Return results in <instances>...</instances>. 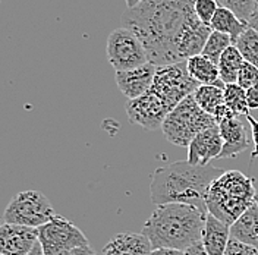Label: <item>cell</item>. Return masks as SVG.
<instances>
[{
  "instance_id": "3957f363",
  "label": "cell",
  "mask_w": 258,
  "mask_h": 255,
  "mask_svg": "<svg viewBox=\"0 0 258 255\" xmlns=\"http://www.w3.org/2000/svg\"><path fill=\"white\" fill-rule=\"evenodd\" d=\"M206 211L188 204H163L153 210L143 233L153 249L170 248L186 251L201 242L207 219Z\"/></svg>"
},
{
  "instance_id": "7402d4cb",
  "label": "cell",
  "mask_w": 258,
  "mask_h": 255,
  "mask_svg": "<svg viewBox=\"0 0 258 255\" xmlns=\"http://www.w3.org/2000/svg\"><path fill=\"white\" fill-rule=\"evenodd\" d=\"M197 104L211 116L225 104V87L219 85H200L192 94Z\"/></svg>"
},
{
  "instance_id": "ba28073f",
  "label": "cell",
  "mask_w": 258,
  "mask_h": 255,
  "mask_svg": "<svg viewBox=\"0 0 258 255\" xmlns=\"http://www.w3.org/2000/svg\"><path fill=\"white\" fill-rule=\"evenodd\" d=\"M107 57L116 72L132 71L150 62L141 40L125 27L116 28L109 35Z\"/></svg>"
},
{
  "instance_id": "5bb4252c",
  "label": "cell",
  "mask_w": 258,
  "mask_h": 255,
  "mask_svg": "<svg viewBox=\"0 0 258 255\" xmlns=\"http://www.w3.org/2000/svg\"><path fill=\"white\" fill-rule=\"evenodd\" d=\"M219 128H220L222 138H223V150L219 159L236 157L249 147V138L239 116L220 122Z\"/></svg>"
},
{
  "instance_id": "44dd1931",
  "label": "cell",
  "mask_w": 258,
  "mask_h": 255,
  "mask_svg": "<svg viewBox=\"0 0 258 255\" xmlns=\"http://www.w3.org/2000/svg\"><path fill=\"white\" fill-rule=\"evenodd\" d=\"M245 63V59L242 57L241 51L236 46H230L222 54L219 60V72H220V81L223 84H238L239 71Z\"/></svg>"
},
{
  "instance_id": "4fadbf2b",
  "label": "cell",
  "mask_w": 258,
  "mask_h": 255,
  "mask_svg": "<svg viewBox=\"0 0 258 255\" xmlns=\"http://www.w3.org/2000/svg\"><path fill=\"white\" fill-rule=\"evenodd\" d=\"M156 72H157V66L148 62L144 66L132 71L116 72L114 81L123 96L128 100H135L144 96L151 88L156 78Z\"/></svg>"
},
{
  "instance_id": "7c38bea8",
  "label": "cell",
  "mask_w": 258,
  "mask_h": 255,
  "mask_svg": "<svg viewBox=\"0 0 258 255\" xmlns=\"http://www.w3.org/2000/svg\"><path fill=\"white\" fill-rule=\"evenodd\" d=\"M223 150V138L219 125L198 134L188 147V163L194 166H209L213 159H219Z\"/></svg>"
},
{
  "instance_id": "d6a6232c",
  "label": "cell",
  "mask_w": 258,
  "mask_h": 255,
  "mask_svg": "<svg viewBox=\"0 0 258 255\" xmlns=\"http://www.w3.org/2000/svg\"><path fill=\"white\" fill-rule=\"evenodd\" d=\"M151 255H186V252L179 249H170V248H159V249H153Z\"/></svg>"
},
{
  "instance_id": "8992f818",
  "label": "cell",
  "mask_w": 258,
  "mask_h": 255,
  "mask_svg": "<svg viewBox=\"0 0 258 255\" xmlns=\"http://www.w3.org/2000/svg\"><path fill=\"white\" fill-rule=\"evenodd\" d=\"M200 84L186 69V62H179L157 66L156 78L150 90L164 103L167 110L172 112L183 98L192 96Z\"/></svg>"
},
{
  "instance_id": "ac0fdd59",
  "label": "cell",
  "mask_w": 258,
  "mask_h": 255,
  "mask_svg": "<svg viewBox=\"0 0 258 255\" xmlns=\"http://www.w3.org/2000/svg\"><path fill=\"white\" fill-rule=\"evenodd\" d=\"M230 238L258 249V206L254 203L230 226Z\"/></svg>"
},
{
  "instance_id": "2e32d148",
  "label": "cell",
  "mask_w": 258,
  "mask_h": 255,
  "mask_svg": "<svg viewBox=\"0 0 258 255\" xmlns=\"http://www.w3.org/2000/svg\"><path fill=\"white\" fill-rule=\"evenodd\" d=\"M153 246L144 233H119L103 248V255H151Z\"/></svg>"
},
{
  "instance_id": "9c48e42d",
  "label": "cell",
  "mask_w": 258,
  "mask_h": 255,
  "mask_svg": "<svg viewBox=\"0 0 258 255\" xmlns=\"http://www.w3.org/2000/svg\"><path fill=\"white\" fill-rule=\"evenodd\" d=\"M38 242L44 255H60L64 251L88 245V239L80 227L59 214L38 227Z\"/></svg>"
},
{
  "instance_id": "e0dca14e",
  "label": "cell",
  "mask_w": 258,
  "mask_h": 255,
  "mask_svg": "<svg viewBox=\"0 0 258 255\" xmlns=\"http://www.w3.org/2000/svg\"><path fill=\"white\" fill-rule=\"evenodd\" d=\"M230 240V226L223 223L213 214H207L206 226L203 230L201 243L207 255H225Z\"/></svg>"
},
{
  "instance_id": "484cf974",
  "label": "cell",
  "mask_w": 258,
  "mask_h": 255,
  "mask_svg": "<svg viewBox=\"0 0 258 255\" xmlns=\"http://www.w3.org/2000/svg\"><path fill=\"white\" fill-rule=\"evenodd\" d=\"M220 8L232 11L245 24H248L249 18L254 12L257 0H216Z\"/></svg>"
},
{
  "instance_id": "cb8c5ba5",
  "label": "cell",
  "mask_w": 258,
  "mask_h": 255,
  "mask_svg": "<svg viewBox=\"0 0 258 255\" xmlns=\"http://www.w3.org/2000/svg\"><path fill=\"white\" fill-rule=\"evenodd\" d=\"M233 46V41H232V37L223 34V32L213 31L210 34L209 40H207V44L203 50V56H206L207 59H210L211 62H214L216 65H219V60L222 57V54L225 53L227 48Z\"/></svg>"
},
{
  "instance_id": "d4e9b609",
  "label": "cell",
  "mask_w": 258,
  "mask_h": 255,
  "mask_svg": "<svg viewBox=\"0 0 258 255\" xmlns=\"http://www.w3.org/2000/svg\"><path fill=\"white\" fill-rule=\"evenodd\" d=\"M225 104L238 116L249 114V107L246 103V91L238 84H226L225 85Z\"/></svg>"
},
{
  "instance_id": "603a6c76",
  "label": "cell",
  "mask_w": 258,
  "mask_h": 255,
  "mask_svg": "<svg viewBox=\"0 0 258 255\" xmlns=\"http://www.w3.org/2000/svg\"><path fill=\"white\" fill-rule=\"evenodd\" d=\"M233 46H236L241 51L245 62L258 68V31L248 25V28L238 37Z\"/></svg>"
},
{
  "instance_id": "83f0119b",
  "label": "cell",
  "mask_w": 258,
  "mask_h": 255,
  "mask_svg": "<svg viewBox=\"0 0 258 255\" xmlns=\"http://www.w3.org/2000/svg\"><path fill=\"white\" fill-rule=\"evenodd\" d=\"M238 85L242 87L245 91L249 90L251 87L258 85V68L254 65L245 62L242 69L239 71V77H238Z\"/></svg>"
},
{
  "instance_id": "5b68a950",
  "label": "cell",
  "mask_w": 258,
  "mask_h": 255,
  "mask_svg": "<svg viewBox=\"0 0 258 255\" xmlns=\"http://www.w3.org/2000/svg\"><path fill=\"white\" fill-rule=\"evenodd\" d=\"M216 125V119L197 104L194 96H189L167 114L161 131L169 143L188 148L198 134Z\"/></svg>"
},
{
  "instance_id": "7a4b0ae2",
  "label": "cell",
  "mask_w": 258,
  "mask_h": 255,
  "mask_svg": "<svg viewBox=\"0 0 258 255\" xmlns=\"http://www.w3.org/2000/svg\"><path fill=\"white\" fill-rule=\"evenodd\" d=\"M223 172L219 167L194 166L188 160L166 164L151 176V203L156 207L172 203L188 204L209 213L207 194L210 186Z\"/></svg>"
},
{
  "instance_id": "6da1fadb",
  "label": "cell",
  "mask_w": 258,
  "mask_h": 255,
  "mask_svg": "<svg viewBox=\"0 0 258 255\" xmlns=\"http://www.w3.org/2000/svg\"><path fill=\"white\" fill-rule=\"evenodd\" d=\"M195 2L145 0L123 14V27L141 40L150 63L156 66L179 63L177 41L182 32L198 21Z\"/></svg>"
},
{
  "instance_id": "8fae6325",
  "label": "cell",
  "mask_w": 258,
  "mask_h": 255,
  "mask_svg": "<svg viewBox=\"0 0 258 255\" xmlns=\"http://www.w3.org/2000/svg\"><path fill=\"white\" fill-rule=\"evenodd\" d=\"M38 243V229L3 223L0 227V255H28Z\"/></svg>"
},
{
  "instance_id": "836d02e7",
  "label": "cell",
  "mask_w": 258,
  "mask_h": 255,
  "mask_svg": "<svg viewBox=\"0 0 258 255\" xmlns=\"http://www.w3.org/2000/svg\"><path fill=\"white\" fill-rule=\"evenodd\" d=\"M185 252H186V255H207V252H206V249H204V246H203L201 242L195 243L194 246H191L189 249H186Z\"/></svg>"
},
{
  "instance_id": "ffe728a7",
  "label": "cell",
  "mask_w": 258,
  "mask_h": 255,
  "mask_svg": "<svg viewBox=\"0 0 258 255\" xmlns=\"http://www.w3.org/2000/svg\"><path fill=\"white\" fill-rule=\"evenodd\" d=\"M210 27H211L213 31L223 32V34L230 35L232 37V41L235 44V41L238 40V37L248 28V24H245L243 21H241L232 11L219 6V9H217L214 18H213Z\"/></svg>"
},
{
  "instance_id": "30bf717a",
  "label": "cell",
  "mask_w": 258,
  "mask_h": 255,
  "mask_svg": "<svg viewBox=\"0 0 258 255\" xmlns=\"http://www.w3.org/2000/svg\"><path fill=\"white\" fill-rule=\"evenodd\" d=\"M125 109L132 125H138L148 131H156L159 128L161 129L164 119L170 113L164 103L151 90H148L140 98L128 100Z\"/></svg>"
},
{
  "instance_id": "277c9868",
  "label": "cell",
  "mask_w": 258,
  "mask_h": 255,
  "mask_svg": "<svg viewBox=\"0 0 258 255\" xmlns=\"http://www.w3.org/2000/svg\"><path fill=\"white\" fill-rule=\"evenodd\" d=\"M254 179L239 170H226L210 186L207 210L223 223H235L255 203Z\"/></svg>"
},
{
  "instance_id": "52a82bcc",
  "label": "cell",
  "mask_w": 258,
  "mask_h": 255,
  "mask_svg": "<svg viewBox=\"0 0 258 255\" xmlns=\"http://www.w3.org/2000/svg\"><path fill=\"white\" fill-rule=\"evenodd\" d=\"M56 216L53 206L44 194L24 191L16 194L5 210V223L38 229Z\"/></svg>"
},
{
  "instance_id": "e575fe53",
  "label": "cell",
  "mask_w": 258,
  "mask_h": 255,
  "mask_svg": "<svg viewBox=\"0 0 258 255\" xmlns=\"http://www.w3.org/2000/svg\"><path fill=\"white\" fill-rule=\"evenodd\" d=\"M248 25H249L251 28H254L255 31H258V0L257 3H255L254 12H252V15L249 18V21H248Z\"/></svg>"
},
{
  "instance_id": "9a60e30c",
  "label": "cell",
  "mask_w": 258,
  "mask_h": 255,
  "mask_svg": "<svg viewBox=\"0 0 258 255\" xmlns=\"http://www.w3.org/2000/svg\"><path fill=\"white\" fill-rule=\"evenodd\" d=\"M213 32L211 27L203 24L200 19L191 24L185 31L182 32L176 46V53L179 62H186L194 56L203 53L207 44L210 34Z\"/></svg>"
},
{
  "instance_id": "1f68e13d",
  "label": "cell",
  "mask_w": 258,
  "mask_h": 255,
  "mask_svg": "<svg viewBox=\"0 0 258 255\" xmlns=\"http://www.w3.org/2000/svg\"><path fill=\"white\" fill-rule=\"evenodd\" d=\"M60 255H97L93 248L90 245H85V246H78V248H74V249H69V251H64Z\"/></svg>"
},
{
  "instance_id": "d6986e66",
  "label": "cell",
  "mask_w": 258,
  "mask_h": 255,
  "mask_svg": "<svg viewBox=\"0 0 258 255\" xmlns=\"http://www.w3.org/2000/svg\"><path fill=\"white\" fill-rule=\"evenodd\" d=\"M186 69L189 75L197 81L200 85H219L225 87V84L220 81L219 65L211 62L203 54L194 56L186 60Z\"/></svg>"
},
{
  "instance_id": "d590c367",
  "label": "cell",
  "mask_w": 258,
  "mask_h": 255,
  "mask_svg": "<svg viewBox=\"0 0 258 255\" xmlns=\"http://www.w3.org/2000/svg\"><path fill=\"white\" fill-rule=\"evenodd\" d=\"M125 2L128 5V9H134V8H137L138 5H141L145 0H125Z\"/></svg>"
},
{
  "instance_id": "74e56055",
  "label": "cell",
  "mask_w": 258,
  "mask_h": 255,
  "mask_svg": "<svg viewBox=\"0 0 258 255\" xmlns=\"http://www.w3.org/2000/svg\"><path fill=\"white\" fill-rule=\"evenodd\" d=\"M255 203H257V206H258V188H257V194H255Z\"/></svg>"
},
{
  "instance_id": "f546056e",
  "label": "cell",
  "mask_w": 258,
  "mask_h": 255,
  "mask_svg": "<svg viewBox=\"0 0 258 255\" xmlns=\"http://www.w3.org/2000/svg\"><path fill=\"white\" fill-rule=\"evenodd\" d=\"M246 120L249 122L251 134H252V141H254V151L251 153V159L254 160L258 157V120L255 117H252L251 114L246 116Z\"/></svg>"
},
{
  "instance_id": "f1b7e54d",
  "label": "cell",
  "mask_w": 258,
  "mask_h": 255,
  "mask_svg": "<svg viewBox=\"0 0 258 255\" xmlns=\"http://www.w3.org/2000/svg\"><path fill=\"white\" fill-rule=\"evenodd\" d=\"M225 255H258V249L251 245L243 243L241 240L230 238Z\"/></svg>"
},
{
  "instance_id": "8d00e7d4",
  "label": "cell",
  "mask_w": 258,
  "mask_h": 255,
  "mask_svg": "<svg viewBox=\"0 0 258 255\" xmlns=\"http://www.w3.org/2000/svg\"><path fill=\"white\" fill-rule=\"evenodd\" d=\"M28 255H44V252H43V248H41V245H40V242L37 243V246H35V248H34Z\"/></svg>"
},
{
  "instance_id": "4316f807",
  "label": "cell",
  "mask_w": 258,
  "mask_h": 255,
  "mask_svg": "<svg viewBox=\"0 0 258 255\" xmlns=\"http://www.w3.org/2000/svg\"><path fill=\"white\" fill-rule=\"evenodd\" d=\"M217 9H219V3L216 0H197L195 2V15L203 24L209 27Z\"/></svg>"
},
{
  "instance_id": "4dcf8cb0",
  "label": "cell",
  "mask_w": 258,
  "mask_h": 255,
  "mask_svg": "<svg viewBox=\"0 0 258 255\" xmlns=\"http://www.w3.org/2000/svg\"><path fill=\"white\" fill-rule=\"evenodd\" d=\"M246 103L249 110H258V85L246 90Z\"/></svg>"
}]
</instances>
